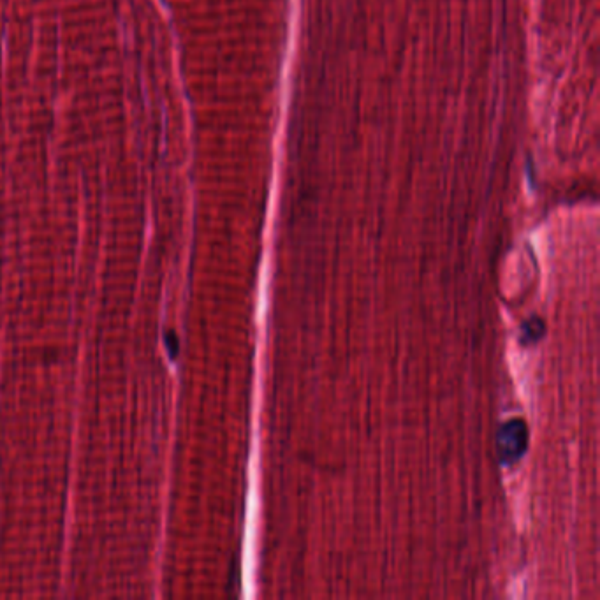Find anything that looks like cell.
<instances>
[{
    "label": "cell",
    "instance_id": "7a4b0ae2",
    "mask_svg": "<svg viewBox=\"0 0 600 600\" xmlns=\"http://www.w3.org/2000/svg\"><path fill=\"white\" fill-rule=\"evenodd\" d=\"M544 331H546V324H544L541 317H532L530 321L521 326V342L523 344L537 342L544 335Z\"/></svg>",
    "mask_w": 600,
    "mask_h": 600
},
{
    "label": "cell",
    "instance_id": "6da1fadb",
    "mask_svg": "<svg viewBox=\"0 0 600 600\" xmlns=\"http://www.w3.org/2000/svg\"><path fill=\"white\" fill-rule=\"evenodd\" d=\"M528 449V426L523 419H511L497 435L498 458L505 465L520 460Z\"/></svg>",
    "mask_w": 600,
    "mask_h": 600
}]
</instances>
